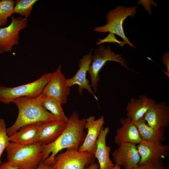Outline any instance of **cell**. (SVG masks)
I'll use <instances>...</instances> for the list:
<instances>
[{
  "label": "cell",
  "instance_id": "obj_1",
  "mask_svg": "<svg viewBox=\"0 0 169 169\" xmlns=\"http://www.w3.org/2000/svg\"><path fill=\"white\" fill-rule=\"evenodd\" d=\"M85 121L86 118L80 119L77 112H73L68 118L66 127L58 138L50 144H42V161L51 165L55 156L62 150L69 148L78 150L86 136Z\"/></svg>",
  "mask_w": 169,
  "mask_h": 169
},
{
  "label": "cell",
  "instance_id": "obj_2",
  "mask_svg": "<svg viewBox=\"0 0 169 169\" xmlns=\"http://www.w3.org/2000/svg\"><path fill=\"white\" fill-rule=\"evenodd\" d=\"M41 94L35 96L19 97L13 101L12 103L18 108V113L14 123L7 128L8 136L28 125L59 120L43 107L41 102Z\"/></svg>",
  "mask_w": 169,
  "mask_h": 169
},
{
  "label": "cell",
  "instance_id": "obj_3",
  "mask_svg": "<svg viewBox=\"0 0 169 169\" xmlns=\"http://www.w3.org/2000/svg\"><path fill=\"white\" fill-rule=\"evenodd\" d=\"M6 150L7 161L18 169H35L42 161V144L22 145L10 142Z\"/></svg>",
  "mask_w": 169,
  "mask_h": 169
},
{
  "label": "cell",
  "instance_id": "obj_4",
  "mask_svg": "<svg viewBox=\"0 0 169 169\" xmlns=\"http://www.w3.org/2000/svg\"><path fill=\"white\" fill-rule=\"evenodd\" d=\"M52 74H45L34 81L16 87L0 86V101L4 104H9L18 98L35 96L40 95L50 80Z\"/></svg>",
  "mask_w": 169,
  "mask_h": 169
},
{
  "label": "cell",
  "instance_id": "obj_5",
  "mask_svg": "<svg viewBox=\"0 0 169 169\" xmlns=\"http://www.w3.org/2000/svg\"><path fill=\"white\" fill-rule=\"evenodd\" d=\"M137 5L131 7L119 6L109 11L106 16L107 23L105 25L94 27V31L99 33L109 32L118 35L130 47L136 48L125 35L123 23L127 17H134L136 13Z\"/></svg>",
  "mask_w": 169,
  "mask_h": 169
},
{
  "label": "cell",
  "instance_id": "obj_6",
  "mask_svg": "<svg viewBox=\"0 0 169 169\" xmlns=\"http://www.w3.org/2000/svg\"><path fill=\"white\" fill-rule=\"evenodd\" d=\"M92 59L88 72L91 79L90 85L95 94L97 91L100 80L99 73L107 62L111 61L118 63L126 69L134 71L128 67L126 60L121 54H115L109 46L105 48L104 46L100 45L99 48L95 49Z\"/></svg>",
  "mask_w": 169,
  "mask_h": 169
},
{
  "label": "cell",
  "instance_id": "obj_7",
  "mask_svg": "<svg viewBox=\"0 0 169 169\" xmlns=\"http://www.w3.org/2000/svg\"><path fill=\"white\" fill-rule=\"evenodd\" d=\"M95 159L94 155L90 152L69 148L57 155L51 166L53 169H84L94 162Z\"/></svg>",
  "mask_w": 169,
  "mask_h": 169
},
{
  "label": "cell",
  "instance_id": "obj_8",
  "mask_svg": "<svg viewBox=\"0 0 169 169\" xmlns=\"http://www.w3.org/2000/svg\"><path fill=\"white\" fill-rule=\"evenodd\" d=\"M8 26L0 28V53L11 52L14 45L19 44L20 32L27 28V18L21 17H11Z\"/></svg>",
  "mask_w": 169,
  "mask_h": 169
},
{
  "label": "cell",
  "instance_id": "obj_9",
  "mask_svg": "<svg viewBox=\"0 0 169 169\" xmlns=\"http://www.w3.org/2000/svg\"><path fill=\"white\" fill-rule=\"evenodd\" d=\"M66 79L59 65L56 70L53 73L52 77L43 91L46 96L59 101L62 105L65 104L70 95V89L67 84Z\"/></svg>",
  "mask_w": 169,
  "mask_h": 169
},
{
  "label": "cell",
  "instance_id": "obj_10",
  "mask_svg": "<svg viewBox=\"0 0 169 169\" xmlns=\"http://www.w3.org/2000/svg\"><path fill=\"white\" fill-rule=\"evenodd\" d=\"M118 146L112 154L115 164L123 167L124 169H132L137 167L140 156L136 145L123 143Z\"/></svg>",
  "mask_w": 169,
  "mask_h": 169
},
{
  "label": "cell",
  "instance_id": "obj_11",
  "mask_svg": "<svg viewBox=\"0 0 169 169\" xmlns=\"http://www.w3.org/2000/svg\"><path fill=\"white\" fill-rule=\"evenodd\" d=\"M92 52L93 49H91L89 53L84 55L80 59L79 64V69L73 76L66 79V82L67 85L70 88L75 85H78V91L79 95H82L83 90L85 89L97 100L98 98L86 77L87 72H88L92 62Z\"/></svg>",
  "mask_w": 169,
  "mask_h": 169
},
{
  "label": "cell",
  "instance_id": "obj_12",
  "mask_svg": "<svg viewBox=\"0 0 169 169\" xmlns=\"http://www.w3.org/2000/svg\"><path fill=\"white\" fill-rule=\"evenodd\" d=\"M105 123L103 116L97 119H95L93 115L86 119L85 128L87 129V134L78 149L79 151L88 152L94 155L96 149V141Z\"/></svg>",
  "mask_w": 169,
  "mask_h": 169
},
{
  "label": "cell",
  "instance_id": "obj_13",
  "mask_svg": "<svg viewBox=\"0 0 169 169\" xmlns=\"http://www.w3.org/2000/svg\"><path fill=\"white\" fill-rule=\"evenodd\" d=\"M143 118L150 127L165 130L169 125V106L164 101L156 103L146 113Z\"/></svg>",
  "mask_w": 169,
  "mask_h": 169
},
{
  "label": "cell",
  "instance_id": "obj_14",
  "mask_svg": "<svg viewBox=\"0 0 169 169\" xmlns=\"http://www.w3.org/2000/svg\"><path fill=\"white\" fill-rule=\"evenodd\" d=\"M137 147L140 156L138 165L150 161L161 160L168 155L169 146L161 143L142 140Z\"/></svg>",
  "mask_w": 169,
  "mask_h": 169
},
{
  "label": "cell",
  "instance_id": "obj_15",
  "mask_svg": "<svg viewBox=\"0 0 169 169\" xmlns=\"http://www.w3.org/2000/svg\"><path fill=\"white\" fill-rule=\"evenodd\" d=\"M121 126L116 130L114 143L118 146L123 143L138 144L142 140L135 123L128 117L121 118L119 120Z\"/></svg>",
  "mask_w": 169,
  "mask_h": 169
},
{
  "label": "cell",
  "instance_id": "obj_16",
  "mask_svg": "<svg viewBox=\"0 0 169 169\" xmlns=\"http://www.w3.org/2000/svg\"><path fill=\"white\" fill-rule=\"evenodd\" d=\"M156 103L154 99L145 95L131 98L126 107L127 117L134 122L143 118L146 113Z\"/></svg>",
  "mask_w": 169,
  "mask_h": 169
},
{
  "label": "cell",
  "instance_id": "obj_17",
  "mask_svg": "<svg viewBox=\"0 0 169 169\" xmlns=\"http://www.w3.org/2000/svg\"><path fill=\"white\" fill-rule=\"evenodd\" d=\"M67 125V122L60 120L41 123L39 127L37 143L46 145L53 142L60 135Z\"/></svg>",
  "mask_w": 169,
  "mask_h": 169
},
{
  "label": "cell",
  "instance_id": "obj_18",
  "mask_svg": "<svg viewBox=\"0 0 169 169\" xmlns=\"http://www.w3.org/2000/svg\"><path fill=\"white\" fill-rule=\"evenodd\" d=\"M110 128L104 127L101 129L96 142V149L94 155L99 162L100 169H112L115 164L110 159V146L106 144V136Z\"/></svg>",
  "mask_w": 169,
  "mask_h": 169
},
{
  "label": "cell",
  "instance_id": "obj_19",
  "mask_svg": "<svg viewBox=\"0 0 169 169\" xmlns=\"http://www.w3.org/2000/svg\"><path fill=\"white\" fill-rule=\"evenodd\" d=\"M41 123H35L22 127L9 136L10 141L25 145L37 143L39 127Z\"/></svg>",
  "mask_w": 169,
  "mask_h": 169
},
{
  "label": "cell",
  "instance_id": "obj_20",
  "mask_svg": "<svg viewBox=\"0 0 169 169\" xmlns=\"http://www.w3.org/2000/svg\"><path fill=\"white\" fill-rule=\"evenodd\" d=\"M135 123L143 141L162 143L165 140V130H158L150 127L143 118Z\"/></svg>",
  "mask_w": 169,
  "mask_h": 169
},
{
  "label": "cell",
  "instance_id": "obj_21",
  "mask_svg": "<svg viewBox=\"0 0 169 169\" xmlns=\"http://www.w3.org/2000/svg\"><path fill=\"white\" fill-rule=\"evenodd\" d=\"M41 104L47 110L54 115L59 120L67 122L68 118L66 116L62 107V105L58 100L48 96L43 93L41 95Z\"/></svg>",
  "mask_w": 169,
  "mask_h": 169
},
{
  "label": "cell",
  "instance_id": "obj_22",
  "mask_svg": "<svg viewBox=\"0 0 169 169\" xmlns=\"http://www.w3.org/2000/svg\"><path fill=\"white\" fill-rule=\"evenodd\" d=\"M38 0H17L15 1L13 13H17L24 18L30 16L33 6Z\"/></svg>",
  "mask_w": 169,
  "mask_h": 169
},
{
  "label": "cell",
  "instance_id": "obj_23",
  "mask_svg": "<svg viewBox=\"0 0 169 169\" xmlns=\"http://www.w3.org/2000/svg\"><path fill=\"white\" fill-rule=\"evenodd\" d=\"M15 1H0V27L5 26L8 23V18L13 13Z\"/></svg>",
  "mask_w": 169,
  "mask_h": 169
},
{
  "label": "cell",
  "instance_id": "obj_24",
  "mask_svg": "<svg viewBox=\"0 0 169 169\" xmlns=\"http://www.w3.org/2000/svg\"><path fill=\"white\" fill-rule=\"evenodd\" d=\"M6 125L4 120L0 119V164L3 153L9 144L10 141L7 133Z\"/></svg>",
  "mask_w": 169,
  "mask_h": 169
},
{
  "label": "cell",
  "instance_id": "obj_25",
  "mask_svg": "<svg viewBox=\"0 0 169 169\" xmlns=\"http://www.w3.org/2000/svg\"><path fill=\"white\" fill-rule=\"evenodd\" d=\"M132 169H166L161 160L150 161Z\"/></svg>",
  "mask_w": 169,
  "mask_h": 169
},
{
  "label": "cell",
  "instance_id": "obj_26",
  "mask_svg": "<svg viewBox=\"0 0 169 169\" xmlns=\"http://www.w3.org/2000/svg\"><path fill=\"white\" fill-rule=\"evenodd\" d=\"M99 41L97 43V44L99 45L104 43H115L118 44L120 47H123L126 43L124 41H120L117 40L115 37L114 34L110 33L107 37L103 39H99Z\"/></svg>",
  "mask_w": 169,
  "mask_h": 169
},
{
  "label": "cell",
  "instance_id": "obj_27",
  "mask_svg": "<svg viewBox=\"0 0 169 169\" xmlns=\"http://www.w3.org/2000/svg\"><path fill=\"white\" fill-rule=\"evenodd\" d=\"M162 61L166 68V73L169 79V53L165 52L162 57Z\"/></svg>",
  "mask_w": 169,
  "mask_h": 169
},
{
  "label": "cell",
  "instance_id": "obj_28",
  "mask_svg": "<svg viewBox=\"0 0 169 169\" xmlns=\"http://www.w3.org/2000/svg\"><path fill=\"white\" fill-rule=\"evenodd\" d=\"M0 169H18V168L10 164L7 161L2 163L0 164Z\"/></svg>",
  "mask_w": 169,
  "mask_h": 169
},
{
  "label": "cell",
  "instance_id": "obj_29",
  "mask_svg": "<svg viewBox=\"0 0 169 169\" xmlns=\"http://www.w3.org/2000/svg\"><path fill=\"white\" fill-rule=\"evenodd\" d=\"M35 169H53L51 165L45 164L43 162H41L38 167Z\"/></svg>",
  "mask_w": 169,
  "mask_h": 169
},
{
  "label": "cell",
  "instance_id": "obj_30",
  "mask_svg": "<svg viewBox=\"0 0 169 169\" xmlns=\"http://www.w3.org/2000/svg\"><path fill=\"white\" fill-rule=\"evenodd\" d=\"M99 166L95 162L91 163L88 166L86 167L84 169H99Z\"/></svg>",
  "mask_w": 169,
  "mask_h": 169
},
{
  "label": "cell",
  "instance_id": "obj_31",
  "mask_svg": "<svg viewBox=\"0 0 169 169\" xmlns=\"http://www.w3.org/2000/svg\"><path fill=\"white\" fill-rule=\"evenodd\" d=\"M112 169H121L120 167L118 165L115 164L114 167Z\"/></svg>",
  "mask_w": 169,
  "mask_h": 169
},
{
  "label": "cell",
  "instance_id": "obj_32",
  "mask_svg": "<svg viewBox=\"0 0 169 169\" xmlns=\"http://www.w3.org/2000/svg\"></svg>",
  "mask_w": 169,
  "mask_h": 169
}]
</instances>
